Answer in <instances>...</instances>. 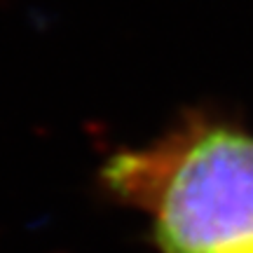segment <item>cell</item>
<instances>
[{
  "instance_id": "cell-1",
  "label": "cell",
  "mask_w": 253,
  "mask_h": 253,
  "mask_svg": "<svg viewBox=\"0 0 253 253\" xmlns=\"http://www.w3.org/2000/svg\"><path fill=\"white\" fill-rule=\"evenodd\" d=\"M101 181L148 213L162 253H253V134L192 120L115 153Z\"/></svg>"
}]
</instances>
